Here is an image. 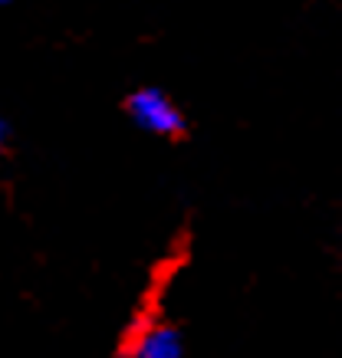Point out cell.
<instances>
[{"label": "cell", "mask_w": 342, "mask_h": 358, "mask_svg": "<svg viewBox=\"0 0 342 358\" xmlns=\"http://www.w3.org/2000/svg\"><path fill=\"white\" fill-rule=\"evenodd\" d=\"M0 3H10V0H0Z\"/></svg>", "instance_id": "4"}, {"label": "cell", "mask_w": 342, "mask_h": 358, "mask_svg": "<svg viewBox=\"0 0 342 358\" xmlns=\"http://www.w3.org/2000/svg\"><path fill=\"white\" fill-rule=\"evenodd\" d=\"M3 141H7V125L0 122V148H3Z\"/></svg>", "instance_id": "3"}, {"label": "cell", "mask_w": 342, "mask_h": 358, "mask_svg": "<svg viewBox=\"0 0 342 358\" xmlns=\"http://www.w3.org/2000/svg\"><path fill=\"white\" fill-rule=\"evenodd\" d=\"M125 109L135 119V125H142L145 131L162 135V138H181L188 131V122H185L181 109L168 96H162L158 89H138L135 96H129Z\"/></svg>", "instance_id": "1"}, {"label": "cell", "mask_w": 342, "mask_h": 358, "mask_svg": "<svg viewBox=\"0 0 342 358\" xmlns=\"http://www.w3.org/2000/svg\"><path fill=\"white\" fill-rule=\"evenodd\" d=\"M181 332L168 322H155L138 332L132 345V358H181Z\"/></svg>", "instance_id": "2"}]
</instances>
